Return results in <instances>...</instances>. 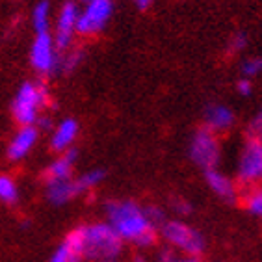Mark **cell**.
<instances>
[{"mask_svg":"<svg viewBox=\"0 0 262 262\" xmlns=\"http://www.w3.org/2000/svg\"><path fill=\"white\" fill-rule=\"evenodd\" d=\"M132 262H147V260H145V258H143V257H136Z\"/></svg>","mask_w":262,"mask_h":262,"instance_id":"cell-31","label":"cell"},{"mask_svg":"<svg viewBox=\"0 0 262 262\" xmlns=\"http://www.w3.org/2000/svg\"><path fill=\"white\" fill-rule=\"evenodd\" d=\"M171 208L175 214H179V216H190L192 214V203L186 201L184 197H175V199H171Z\"/></svg>","mask_w":262,"mask_h":262,"instance_id":"cell-24","label":"cell"},{"mask_svg":"<svg viewBox=\"0 0 262 262\" xmlns=\"http://www.w3.org/2000/svg\"><path fill=\"white\" fill-rule=\"evenodd\" d=\"M104 179H106L104 169L95 167V169H88V171H84L78 177H75V182H76V186H78V192H80V195H82V193L91 192V190L99 188Z\"/></svg>","mask_w":262,"mask_h":262,"instance_id":"cell-18","label":"cell"},{"mask_svg":"<svg viewBox=\"0 0 262 262\" xmlns=\"http://www.w3.org/2000/svg\"><path fill=\"white\" fill-rule=\"evenodd\" d=\"M37 140H39V128L35 125L19 126L15 134L11 136L10 143H8V157H10V160H25L34 151V147L37 145Z\"/></svg>","mask_w":262,"mask_h":262,"instance_id":"cell-10","label":"cell"},{"mask_svg":"<svg viewBox=\"0 0 262 262\" xmlns=\"http://www.w3.org/2000/svg\"><path fill=\"white\" fill-rule=\"evenodd\" d=\"M188 155L192 158V162L197 167H201L203 171L214 169L217 166V162L222 158V147H220V140L212 130L199 128L190 140V149Z\"/></svg>","mask_w":262,"mask_h":262,"instance_id":"cell-6","label":"cell"},{"mask_svg":"<svg viewBox=\"0 0 262 262\" xmlns=\"http://www.w3.org/2000/svg\"><path fill=\"white\" fill-rule=\"evenodd\" d=\"M262 73V58L260 56H253V58H247L242 63V75L246 78H255Z\"/></svg>","mask_w":262,"mask_h":262,"instance_id":"cell-21","label":"cell"},{"mask_svg":"<svg viewBox=\"0 0 262 262\" xmlns=\"http://www.w3.org/2000/svg\"><path fill=\"white\" fill-rule=\"evenodd\" d=\"M78 234H80L82 262L119 258L125 247V242L110 227L108 222H93L90 225H82L78 227Z\"/></svg>","mask_w":262,"mask_h":262,"instance_id":"cell-2","label":"cell"},{"mask_svg":"<svg viewBox=\"0 0 262 262\" xmlns=\"http://www.w3.org/2000/svg\"><path fill=\"white\" fill-rule=\"evenodd\" d=\"M80 6L75 0H67L60 6V10L52 19L51 34L58 51H66L71 45H75L76 37V20H78Z\"/></svg>","mask_w":262,"mask_h":262,"instance_id":"cell-8","label":"cell"},{"mask_svg":"<svg viewBox=\"0 0 262 262\" xmlns=\"http://www.w3.org/2000/svg\"><path fill=\"white\" fill-rule=\"evenodd\" d=\"M60 51L52 39L51 32H41L34 35L30 45V66L41 76H51L58 71Z\"/></svg>","mask_w":262,"mask_h":262,"instance_id":"cell-7","label":"cell"},{"mask_svg":"<svg viewBox=\"0 0 262 262\" xmlns=\"http://www.w3.org/2000/svg\"><path fill=\"white\" fill-rule=\"evenodd\" d=\"M158 234L164 238L166 246L184 253L186 257H199L207 246L201 232L182 220H166L158 229Z\"/></svg>","mask_w":262,"mask_h":262,"instance_id":"cell-4","label":"cell"},{"mask_svg":"<svg viewBox=\"0 0 262 262\" xmlns=\"http://www.w3.org/2000/svg\"><path fill=\"white\" fill-rule=\"evenodd\" d=\"M234 112L227 104L222 102H212L205 108V126L214 134L217 132H225L234 125Z\"/></svg>","mask_w":262,"mask_h":262,"instance_id":"cell-13","label":"cell"},{"mask_svg":"<svg viewBox=\"0 0 262 262\" xmlns=\"http://www.w3.org/2000/svg\"><path fill=\"white\" fill-rule=\"evenodd\" d=\"M114 15V0H90L82 4L76 20V35L93 37L104 32Z\"/></svg>","mask_w":262,"mask_h":262,"instance_id":"cell-5","label":"cell"},{"mask_svg":"<svg viewBox=\"0 0 262 262\" xmlns=\"http://www.w3.org/2000/svg\"><path fill=\"white\" fill-rule=\"evenodd\" d=\"M181 258L182 257L179 255V251L169 246H164L157 253V262H181Z\"/></svg>","mask_w":262,"mask_h":262,"instance_id":"cell-26","label":"cell"},{"mask_svg":"<svg viewBox=\"0 0 262 262\" xmlns=\"http://www.w3.org/2000/svg\"><path fill=\"white\" fill-rule=\"evenodd\" d=\"M78 132H80V126L73 117H66V119L58 121L51 128V140H49L51 149L58 155L73 149V143L78 138Z\"/></svg>","mask_w":262,"mask_h":262,"instance_id":"cell-11","label":"cell"},{"mask_svg":"<svg viewBox=\"0 0 262 262\" xmlns=\"http://www.w3.org/2000/svg\"><path fill=\"white\" fill-rule=\"evenodd\" d=\"M205 179H207L208 188H210L220 199H223V201H227V203L236 201L238 186L229 175H225V173L220 171L217 167H214V169L205 171Z\"/></svg>","mask_w":262,"mask_h":262,"instance_id":"cell-15","label":"cell"},{"mask_svg":"<svg viewBox=\"0 0 262 262\" xmlns=\"http://www.w3.org/2000/svg\"><path fill=\"white\" fill-rule=\"evenodd\" d=\"M181 262H201V258L199 257H182Z\"/></svg>","mask_w":262,"mask_h":262,"instance_id":"cell-30","label":"cell"},{"mask_svg":"<svg viewBox=\"0 0 262 262\" xmlns=\"http://www.w3.org/2000/svg\"><path fill=\"white\" fill-rule=\"evenodd\" d=\"M49 102V91L43 84L35 80L23 82L15 91L11 102V114L19 126L35 125L39 121L41 112Z\"/></svg>","mask_w":262,"mask_h":262,"instance_id":"cell-3","label":"cell"},{"mask_svg":"<svg viewBox=\"0 0 262 262\" xmlns=\"http://www.w3.org/2000/svg\"><path fill=\"white\" fill-rule=\"evenodd\" d=\"M78 195H80V192H78V186L75 182V177L66 179V181L45 182V197L54 207H63Z\"/></svg>","mask_w":262,"mask_h":262,"instance_id":"cell-12","label":"cell"},{"mask_svg":"<svg viewBox=\"0 0 262 262\" xmlns=\"http://www.w3.org/2000/svg\"><path fill=\"white\" fill-rule=\"evenodd\" d=\"M86 2H90V0H78V4H86Z\"/></svg>","mask_w":262,"mask_h":262,"instance_id":"cell-33","label":"cell"},{"mask_svg":"<svg viewBox=\"0 0 262 262\" xmlns=\"http://www.w3.org/2000/svg\"><path fill=\"white\" fill-rule=\"evenodd\" d=\"M145 212L147 216H149V220L152 222V225L157 229H160V225L167 220L166 212L162 210L160 207H155V205H151V207H145Z\"/></svg>","mask_w":262,"mask_h":262,"instance_id":"cell-25","label":"cell"},{"mask_svg":"<svg viewBox=\"0 0 262 262\" xmlns=\"http://www.w3.org/2000/svg\"><path fill=\"white\" fill-rule=\"evenodd\" d=\"M86 58V52L82 47L71 45L69 49L60 52V61H58V71H63V73H75L78 67L82 66V61Z\"/></svg>","mask_w":262,"mask_h":262,"instance_id":"cell-17","label":"cell"},{"mask_svg":"<svg viewBox=\"0 0 262 262\" xmlns=\"http://www.w3.org/2000/svg\"><path fill=\"white\" fill-rule=\"evenodd\" d=\"M238 182L244 186H257L262 182V140L249 138L238 158Z\"/></svg>","mask_w":262,"mask_h":262,"instance_id":"cell-9","label":"cell"},{"mask_svg":"<svg viewBox=\"0 0 262 262\" xmlns=\"http://www.w3.org/2000/svg\"><path fill=\"white\" fill-rule=\"evenodd\" d=\"M106 222L125 244L136 247H151L157 244L158 229L152 225L145 207L130 199H112L104 205Z\"/></svg>","mask_w":262,"mask_h":262,"instance_id":"cell-1","label":"cell"},{"mask_svg":"<svg viewBox=\"0 0 262 262\" xmlns=\"http://www.w3.org/2000/svg\"><path fill=\"white\" fill-rule=\"evenodd\" d=\"M236 91L242 97H249V95H251V93H253V82H251V78H246V76H242V78L236 82Z\"/></svg>","mask_w":262,"mask_h":262,"instance_id":"cell-28","label":"cell"},{"mask_svg":"<svg viewBox=\"0 0 262 262\" xmlns=\"http://www.w3.org/2000/svg\"><path fill=\"white\" fill-rule=\"evenodd\" d=\"M30 23L35 34L41 32H51L52 26V6L49 0H39L35 2L30 13Z\"/></svg>","mask_w":262,"mask_h":262,"instance_id":"cell-16","label":"cell"},{"mask_svg":"<svg viewBox=\"0 0 262 262\" xmlns=\"http://www.w3.org/2000/svg\"><path fill=\"white\" fill-rule=\"evenodd\" d=\"M49 262H75V260H73V257H71V253L67 251V247L61 244V246L51 255Z\"/></svg>","mask_w":262,"mask_h":262,"instance_id":"cell-27","label":"cell"},{"mask_svg":"<svg viewBox=\"0 0 262 262\" xmlns=\"http://www.w3.org/2000/svg\"><path fill=\"white\" fill-rule=\"evenodd\" d=\"M132 2H134V6H136L140 11H145V10H149L157 0H132Z\"/></svg>","mask_w":262,"mask_h":262,"instance_id":"cell-29","label":"cell"},{"mask_svg":"<svg viewBox=\"0 0 262 262\" xmlns=\"http://www.w3.org/2000/svg\"><path fill=\"white\" fill-rule=\"evenodd\" d=\"M19 197L20 192L15 179L10 175H0V203L11 207V205H15L19 201Z\"/></svg>","mask_w":262,"mask_h":262,"instance_id":"cell-19","label":"cell"},{"mask_svg":"<svg viewBox=\"0 0 262 262\" xmlns=\"http://www.w3.org/2000/svg\"><path fill=\"white\" fill-rule=\"evenodd\" d=\"M247 134H249V138L262 140V106L258 108V112L255 114V117L251 119L249 126H247Z\"/></svg>","mask_w":262,"mask_h":262,"instance_id":"cell-23","label":"cell"},{"mask_svg":"<svg viewBox=\"0 0 262 262\" xmlns=\"http://www.w3.org/2000/svg\"><path fill=\"white\" fill-rule=\"evenodd\" d=\"M75 162H76V151L69 149V151H66V152H60V155L45 167V171H43L45 182L71 179L73 173H75Z\"/></svg>","mask_w":262,"mask_h":262,"instance_id":"cell-14","label":"cell"},{"mask_svg":"<svg viewBox=\"0 0 262 262\" xmlns=\"http://www.w3.org/2000/svg\"><path fill=\"white\" fill-rule=\"evenodd\" d=\"M99 262H119L117 258H110V260H99Z\"/></svg>","mask_w":262,"mask_h":262,"instance_id":"cell-32","label":"cell"},{"mask_svg":"<svg viewBox=\"0 0 262 262\" xmlns=\"http://www.w3.org/2000/svg\"><path fill=\"white\" fill-rule=\"evenodd\" d=\"M246 47H247V35L244 34V32H234L227 43V51L231 52V54H238V52H242Z\"/></svg>","mask_w":262,"mask_h":262,"instance_id":"cell-22","label":"cell"},{"mask_svg":"<svg viewBox=\"0 0 262 262\" xmlns=\"http://www.w3.org/2000/svg\"><path fill=\"white\" fill-rule=\"evenodd\" d=\"M246 208L251 216L262 217V186L255 188V190L246 197Z\"/></svg>","mask_w":262,"mask_h":262,"instance_id":"cell-20","label":"cell"}]
</instances>
